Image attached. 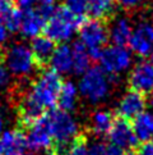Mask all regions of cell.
Wrapping results in <instances>:
<instances>
[{
  "label": "cell",
  "instance_id": "obj_25",
  "mask_svg": "<svg viewBox=\"0 0 153 155\" xmlns=\"http://www.w3.org/2000/svg\"><path fill=\"white\" fill-rule=\"evenodd\" d=\"M65 3H67V7L73 13L83 17L87 13V9H88L89 4L92 3V0H65Z\"/></svg>",
  "mask_w": 153,
  "mask_h": 155
},
{
  "label": "cell",
  "instance_id": "obj_28",
  "mask_svg": "<svg viewBox=\"0 0 153 155\" xmlns=\"http://www.w3.org/2000/svg\"><path fill=\"white\" fill-rule=\"evenodd\" d=\"M37 2L38 0H15L17 3V7L22 13L30 12V10H33L37 8Z\"/></svg>",
  "mask_w": 153,
  "mask_h": 155
},
{
  "label": "cell",
  "instance_id": "obj_27",
  "mask_svg": "<svg viewBox=\"0 0 153 155\" xmlns=\"http://www.w3.org/2000/svg\"><path fill=\"white\" fill-rule=\"evenodd\" d=\"M10 81H12V73L4 64H0V91L5 90L9 86Z\"/></svg>",
  "mask_w": 153,
  "mask_h": 155
},
{
  "label": "cell",
  "instance_id": "obj_1",
  "mask_svg": "<svg viewBox=\"0 0 153 155\" xmlns=\"http://www.w3.org/2000/svg\"><path fill=\"white\" fill-rule=\"evenodd\" d=\"M61 86V76L56 72L52 69L42 72L22 96L19 107L22 124L28 127L36 119L42 117L46 110L55 108Z\"/></svg>",
  "mask_w": 153,
  "mask_h": 155
},
{
  "label": "cell",
  "instance_id": "obj_16",
  "mask_svg": "<svg viewBox=\"0 0 153 155\" xmlns=\"http://www.w3.org/2000/svg\"><path fill=\"white\" fill-rule=\"evenodd\" d=\"M0 143L3 146L4 155H14L23 153L26 146V135L19 130H7L0 135Z\"/></svg>",
  "mask_w": 153,
  "mask_h": 155
},
{
  "label": "cell",
  "instance_id": "obj_26",
  "mask_svg": "<svg viewBox=\"0 0 153 155\" xmlns=\"http://www.w3.org/2000/svg\"><path fill=\"white\" fill-rule=\"evenodd\" d=\"M56 3L58 0H38L36 10H38L43 17L48 19L50 15L54 13V10L56 9Z\"/></svg>",
  "mask_w": 153,
  "mask_h": 155
},
{
  "label": "cell",
  "instance_id": "obj_20",
  "mask_svg": "<svg viewBox=\"0 0 153 155\" xmlns=\"http://www.w3.org/2000/svg\"><path fill=\"white\" fill-rule=\"evenodd\" d=\"M114 123V117L108 110H96L91 117L92 132L97 136H105L108 134Z\"/></svg>",
  "mask_w": 153,
  "mask_h": 155
},
{
  "label": "cell",
  "instance_id": "obj_30",
  "mask_svg": "<svg viewBox=\"0 0 153 155\" xmlns=\"http://www.w3.org/2000/svg\"><path fill=\"white\" fill-rule=\"evenodd\" d=\"M136 155H153V141L142 143L138 149Z\"/></svg>",
  "mask_w": 153,
  "mask_h": 155
},
{
  "label": "cell",
  "instance_id": "obj_18",
  "mask_svg": "<svg viewBox=\"0 0 153 155\" xmlns=\"http://www.w3.org/2000/svg\"><path fill=\"white\" fill-rule=\"evenodd\" d=\"M31 50L38 67H40L45 63H48L54 50H55V42L47 36H37L32 40Z\"/></svg>",
  "mask_w": 153,
  "mask_h": 155
},
{
  "label": "cell",
  "instance_id": "obj_15",
  "mask_svg": "<svg viewBox=\"0 0 153 155\" xmlns=\"http://www.w3.org/2000/svg\"><path fill=\"white\" fill-rule=\"evenodd\" d=\"M133 34V25L126 17H119L114 21L110 30H108V38L112 45L126 46Z\"/></svg>",
  "mask_w": 153,
  "mask_h": 155
},
{
  "label": "cell",
  "instance_id": "obj_17",
  "mask_svg": "<svg viewBox=\"0 0 153 155\" xmlns=\"http://www.w3.org/2000/svg\"><path fill=\"white\" fill-rule=\"evenodd\" d=\"M133 130L134 134L140 142H149L153 140V112L148 110V112L140 113L133 122Z\"/></svg>",
  "mask_w": 153,
  "mask_h": 155
},
{
  "label": "cell",
  "instance_id": "obj_24",
  "mask_svg": "<svg viewBox=\"0 0 153 155\" xmlns=\"http://www.w3.org/2000/svg\"><path fill=\"white\" fill-rule=\"evenodd\" d=\"M88 150L89 147L87 146L86 138L79 135L72 143H69L63 155H88Z\"/></svg>",
  "mask_w": 153,
  "mask_h": 155
},
{
  "label": "cell",
  "instance_id": "obj_23",
  "mask_svg": "<svg viewBox=\"0 0 153 155\" xmlns=\"http://www.w3.org/2000/svg\"><path fill=\"white\" fill-rule=\"evenodd\" d=\"M22 18H23V13H22L19 9L12 8L10 12L5 15L0 23H3L5 26V28L8 30V32H17L20 28Z\"/></svg>",
  "mask_w": 153,
  "mask_h": 155
},
{
  "label": "cell",
  "instance_id": "obj_9",
  "mask_svg": "<svg viewBox=\"0 0 153 155\" xmlns=\"http://www.w3.org/2000/svg\"><path fill=\"white\" fill-rule=\"evenodd\" d=\"M108 141L111 145H115L123 150H132L136 145H138V138H136L133 124L129 120L119 118L114 120L110 131L107 134Z\"/></svg>",
  "mask_w": 153,
  "mask_h": 155
},
{
  "label": "cell",
  "instance_id": "obj_19",
  "mask_svg": "<svg viewBox=\"0 0 153 155\" xmlns=\"http://www.w3.org/2000/svg\"><path fill=\"white\" fill-rule=\"evenodd\" d=\"M78 94H79L78 87L72 81L64 82L61 88H60V94L58 99L59 109L68 113L73 112L76 108V104H78Z\"/></svg>",
  "mask_w": 153,
  "mask_h": 155
},
{
  "label": "cell",
  "instance_id": "obj_31",
  "mask_svg": "<svg viewBox=\"0 0 153 155\" xmlns=\"http://www.w3.org/2000/svg\"><path fill=\"white\" fill-rule=\"evenodd\" d=\"M105 147L106 145L103 143H95L89 147L88 155H105Z\"/></svg>",
  "mask_w": 153,
  "mask_h": 155
},
{
  "label": "cell",
  "instance_id": "obj_36",
  "mask_svg": "<svg viewBox=\"0 0 153 155\" xmlns=\"http://www.w3.org/2000/svg\"><path fill=\"white\" fill-rule=\"evenodd\" d=\"M149 57H151V63L153 64V51L151 53V55H149Z\"/></svg>",
  "mask_w": 153,
  "mask_h": 155
},
{
  "label": "cell",
  "instance_id": "obj_32",
  "mask_svg": "<svg viewBox=\"0 0 153 155\" xmlns=\"http://www.w3.org/2000/svg\"><path fill=\"white\" fill-rule=\"evenodd\" d=\"M120 3V5H123L124 8H128V9H133L139 7L140 4H143L144 0H117Z\"/></svg>",
  "mask_w": 153,
  "mask_h": 155
},
{
  "label": "cell",
  "instance_id": "obj_29",
  "mask_svg": "<svg viewBox=\"0 0 153 155\" xmlns=\"http://www.w3.org/2000/svg\"><path fill=\"white\" fill-rule=\"evenodd\" d=\"M13 8V0H0V22Z\"/></svg>",
  "mask_w": 153,
  "mask_h": 155
},
{
  "label": "cell",
  "instance_id": "obj_37",
  "mask_svg": "<svg viewBox=\"0 0 153 155\" xmlns=\"http://www.w3.org/2000/svg\"><path fill=\"white\" fill-rule=\"evenodd\" d=\"M151 15H152V19H153V8H152V10H151Z\"/></svg>",
  "mask_w": 153,
  "mask_h": 155
},
{
  "label": "cell",
  "instance_id": "obj_39",
  "mask_svg": "<svg viewBox=\"0 0 153 155\" xmlns=\"http://www.w3.org/2000/svg\"><path fill=\"white\" fill-rule=\"evenodd\" d=\"M128 155H136V154H133V153H130V154H128Z\"/></svg>",
  "mask_w": 153,
  "mask_h": 155
},
{
  "label": "cell",
  "instance_id": "obj_6",
  "mask_svg": "<svg viewBox=\"0 0 153 155\" xmlns=\"http://www.w3.org/2000/svg\"><path fill=\"white\" fill-rule=\"evenodd\" d=\"M79 42L83 45L92 60H98L103 46L108 40V30L102 21H84L79 27Z\"/></svg>",
  "mask_w": 153,
  "mask_h": 155
},
{
  "label": "cell",
  "instance_id": "obj_4",
  "mask_svg": "<svg viewBox=\"0 0 153 155\" xmlns=\"http://www.w3.org/2000/svg\"><path fill=\"white\" fill-rule=\"evenodd\" d=\"M114 80H117V77L108 76L101 67H91L80 76L76 87L79 94L87 101L98 104L108 96Z\"/></svg>",
  "mask_w": 153,
  "mask_h": 155
},
{
  "label": "cell",
  "instance_id": "obj_21",
  "mask_svg": "<svg viewBox=\"0 0 153 155\" xmlns=\"http://www.w3.org/2000/svg\"><path fill=\"white\" fill-rule=\"evenodd\" d=\"M73 49V73L82 76L91 68V58L87 49L78 41L72 46Z\"/></svg>",
  "mask_w": 153,
  "mask_h": 155
},
{
  "label": "cell",
  "instance_id": "obj_14",
  "mask_svg": "<svg viewBox=\"0 0 153 155\" xmlns=\"http://www.w3.org/2000/svg\"><path fill=\"white\" fill-rule=\"evenodd\" d=\"M46 23L47 18L43 17L38 10H30L23 13L19 32L26 38H35L37 36H41V32L45 31Z\"/></svg>",
  "mask_w": 153,
  "mask_h": 155
},
{
  "label": "cell",
  "instance_id": "obj_10",
  "mask_svg": "<svg viewBox=\"0 0 153 155\" xmlns=\"http://www.w3.org/2000/svg\"><path fill=\"white\" fill-rule=\"evenodd\" d=\"M128 45L139 57L151 55L153 51V25L149 22H140L136 25Z\"/></svg>",
  "mask_w": 153,
  "mask_h": 155
},
{
  "label": "cell",
  "instance_id": "obj_3",
  "mask_svg": "<svg viewBox=\"0 0 153 155\" xmlns=\"http://www.w3.org/2000/svg\"><path fill=\"white\" fill-rule=\"evenodd\" d=\"M84 22L82 15L73 13L68 7H56L47 19L45 27L46 36L54 42L65 44L75 34V31Z\"/></svg>",
  "mask_w": 153,
  "mask_h": 155
},
{
  "label": "cell",
  "instance_id": "obj_22",
  "mask_svg": "<svg viewBox=\"0 0 153 155\" xmlns=\"http://www.w3.org/2000/svg\"><path fill=\"white\" fill-rule=\"evenodd\" d=\"M115 12V0H92L87 13L93 19H105L108 18Z\"/></svg>",
  "mask_w": 153,
  "mask_h": 155
},
{
  "label": "cell",
  "instance_id": "obj_13",
  "mask_svg": "<svg viewBox=\"0 0 153 155\" xmlns=\"http://www.w3.org/2000/svg\"><path fill=\"white\" fill-rule=\"evenodd\" d=\"M48 63L59 76L69 74L73 71V49L68 44H60L55 48Z\"/></svg>",
  "mask_w": 153,
  "mask_h": 155
},
{
  "label": "cell",
  "instance_id": "obj_5",
  "mask_svg": "<svg viewBox=\"0 0 153 155\" xmlns=\"http://www.w3.org/2000/svg\"><path fill=\"white\" fill-rule=\"evenodd\" d=\"M3 62L12 76L20 77V78L30 77L38 67L31 48L22 42L12 44L9 48L5 49Z\"/></svg>",
  "mask_w": 153,
  "mask_h": 155
},
{
  "label": "cell",
  "instance_id": "obj_33",
  "mask_svg": "<svg viewBox=\"0 0 153 155\" xmlns=\"http://www.w3.org/2000/svg\"><path fill=\"white\" fill-rule=\"evenodd\" d=\"M105 155H125V153H124L123 149L108 143V145H106V147H105Z\"/></svg>",
  "mask_w": 153,
  "mask_h": 155
},
{
  "label": "cell",
  "instance_id": "obj_7",
  "mask_svg": "<svg viewBox=\"0 0 153 155\" xmlns=\"http://www.w3.org/2000/svg\"><path fill=\"white\" fill-rule=\"evenodd\" d=\"M98 60H100L101 68L108 76L117 77L132 67L133 55L132 51L128 50L125 46L111 45L103 49Z\"/></svg>",
  "mask_w": 153,
  "mask_h": 155
},
{
  "label": "cell",
  "instance_id": "obj_35",
  "mask_svg": "<svg viewBox=\"0 0 153 155\" xmlns=\"http://www.w3.org/2000/svg\"><path fill=\"white\" fill-rule=\"evenodd\" d=\"M3 128H4V119L2 117V114H0V135H2V132H3Z\"/></svg>",
  "mask_w": 153,
  "mask_h": 155
},
{
  "label": "cell",
  "instance_id": "obj_2",
  "mask_svg": "<svg viewBox=\"0 0 153 155\" xmlns=\"http://www.w3.org/2000/svg\"><path fill=\"white\" fill-rule=\"evenodd\" d=\"M46 115L54 138V149L50 155H61L69 143L79 136L78 122L70 113L60 109H52Z\"/></svg>",
  "mask_w": 153,
  "mask_h": 155
},
{
  "label": "cell",
  "instance_id": "obj_11",
  "mask_svg": "<svg viewBox=\"0 0 153 155\" xmlns=\"http://www.w3.org/2000/svg\"><path fill=\"white\" fill-rule=\"evenodd\" d=\"M129 86L132 90L140 94L153 91V64L147 60L136 63L129 73Z\"/></svg>",
  "mask_w": 153,
  "mask_h": 155
},
{
  "label": "cell",
  "instance_id": "obj_12",
  "mask_svg": "<svg viewBox=\"0 0 153 155\" xmlns=\"http://www.w3.org/2000/svg\"><path fill=\"white\" fill-rule=\"evenodd\" d=\"M147 107V100L143 94L129 90L117 103L116 112L123 119H135L140 113L144 112Z\"/></svg>",
  "mask_w": 153,
  "mask_h": 155
},
{
  "label": "cell",
  "instance_id": "obj_8",
  "mask_svg": "<svg viewBox=\"0 0 153 155\" xmlns=\"http://www.w3.org/2000/svg\"><path fill=\"white\" fill-rule=\"evenodd\" d=\"M26 146L32 153L51 151L54 149V138L46 114H43L27 127Z\"/></svg>",
  "mask_w": 153,
  "mask_h": 155
},
{
  "label": "cell",
  "instance_id": "obj_34",
  "mask_svg": "<svg viewBox=\"0 0 153 155\" xmlns=\"http://www.w3.org/2000/svg\"><path fill=\"white\" fill-rule=\"evenodd\" d=\"M8 30L5 28V26L3 23H0V50H2V48L4 46V44L7 42L8 40Z\"/></svg>",
  "mask_w": 153,
  "mask_h": 155
},
{
  "label": "cell",
  "instance_id": "obj_38",
  "mask_svg": "<svg viewBox=\"0 0 153 155\" xmlns=\"http://www.w3.org/2000/svg\"><path fill=\"white\" fill-rule=\"evenodd\" d=\"M14 155H26L24 153H19V154H14Z\"/></svg>",
  "mask_w": 153,
  "mask_h": 155
}]
</instances>
